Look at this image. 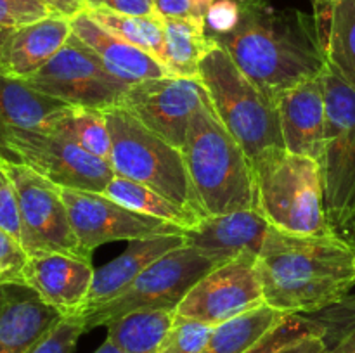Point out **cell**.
Returning <instances> with one entry per match:
<instances>
[{"mask_svg":"<svg viewBox=\"0 0 355 353\" xmlns=\"http://www.w3.org/2000/svg\"><path fill=\"white\" fill-rule=\"evenodd\" d=\"M349 242L350 246L355 249V217H354V221H352V228H350V235H349Z\"/></svg>","mask_w":355,"mask_h":353,"instance_id":"cell-46","label":"cell"},{"mask_svg":"<svg viewBox=\"0 0 355 353\" xmlns=\"http://www.w3.org/2000/svg\"><path fill=\"white\" fill-rule=\"evenodd\" d=\"M44 132L59 135L101 159H111V135L106 114L99 109L68 106Z\"/></svg>","mask_w":355,"mask_h":353,"instance_id":"cell-27","label":"cell"},{"mask_svg":"<svg viewBox=\"0 0 355 353\" xmlns=\"http://www.w3.org/2000/svg\"><path fill=\"white\" fill-rule=\"evenodd\" d=\"M355 249L336 235H297L270 228L257 270L263 300L286 315H309L338 303L355 286Z\"/></svg>","mask_w":355,"mask_h":353,"instance_id":"cell-2","label":"cell"},{"mask_svg":"<svg viewBox=\"0 0 355 353\" xmlns=\"http://www.w3.org/2000/svg\"><path fill=\"white\" fill-rule=\"evenodd\" d=\"M220 263L193 246L166 253L149 265L120 296L82 314L85 331L135 310H175L194 284Z\"/></svg>","mask_w":355,"mask_h":353,"instance_id":"cell-8","label":"cell"},{"mask_svg":"<svg viewBox=\"0 0 355 353\" xmlns=\"http://www.w3.org/2000/svg\"><path fill=\"white\" fill-rule=\"evenodd\" d=\"M94 353H121V352L116 348V346L113 345V343L107 341V339H106V341H104L103 345H101L99 348H97Z\"/></svg>","mask_w":355,"mask_h":353,"instance_id":"cell-44","label":"cell"},{"mask_svg":"<svg viewBox=\"0 0 355 353\" xmlns=\"http://www.w3.org/2000/svg\"><path fill=\"white\" fill-rule=\"evenodd\" d=\"M83 332L87 331L82 315L62 317L28 353H75Z\"/></svg>","mask_w":355,"mask_h":353,"instance_id":"cell-33","label":"cell"},{"mask_svg":"<svg viewBox=\"0 0 355 353\" xmlns=\"http://www.w3.org/2000/svg\"><path fill=\"white\" fill-rule=\"evenodd\" d=\"M305 317L321 329L326 345L345 346L355 353V294Z\"/></svg>","mask_w":355,"mask_h":353,"instance_id":"cell-30","label":"cell"},{"mask_svg":"<svg viewBox=\"0 0 355 353\" xmlns=\"http://www.w3.org/2000/svg\"><path fill=\"white\" fill-rule=\"evenodd\" d=\"M111 135L110 165L114 175L149 187L205 218L187 173L182 151L121 107L104 111Z\"/></svg>","mask_w":355,"mask_h":353,"instance_id":"cell-6","label":"cell"},{"mask_svg":"<svg viewBox=\"0 0 355 353\" xmlns=\"http://www.w3.org/2000/svg\"><path fill=\"white\" fill-rule=\"evenodd\" d=\"M61 318L24 282L0 284V353H28Z\"/></svg>","mask_w":355,"mask_h":353,"instance_id":"cell-18","label":"cell"},{"mask_svg":"<svg viewBox=\"0 0 355 353\" xmlns=\"http://www.w3.org/2000/svg\"><path fill=\"white\" fill-rule=\"evenodd\" d=\"M354 270H355V256H354Z\"/></svg>","mask_w":355,"mask_h":353,"instance_id":"cell-48","label":"cell"},{"mask_svg":"<svg viewBox=\"0 0 355 353\" xmlns=\"http://www.w3.org/2000/svg\"><path fill=\"white\" fill-rule=\"evenodd\" d=\"M207 90L200 80L162 76L139 82L121 99V109L170 145L182 149L187 128Z\"/></svg>","mask_w":355,"mask_h":353,"instance_id":"cell-14","label":"cell"},{"mask_svg":"<svg viewBox=\"0 0 355 353\" xmlns=\"http://www.w3.org/2000/svg\"><path fill=\"white\" fill-rule=\"evenodd\" d=\"M92 279V260L66 253L30 255L23 272V282L62 317L82 315Z\"/></svg>","mask_w":355,"mask_h":353,"instance_id":"cell-15","label":"cell"},{"mask_svg":"<svg viewBox=\"0 0 355 353\" xmlns=\"http://www.w3.org/2000/svg\"><path fill=\"white\" fill-rule=\"evenodd\" d=\"M314 332H321V329L309 317H305V315H288L281 324H277L272 331L267 332L257 345L246 350L245 353H274L281 346L297 341L304 336L314 334Z\"/></svg>","mask_w":355,"mask_h":353,"instance_id":"cell-32","label":"cell"},{"mask_svg":"<svg viewBox=\"0 0 355 353\" xmlns=\"http://www.w3.org/2000/svg\"><path fill=\"white\" fill-rule=\"evenodd\" d=\"M61 196L68 208L69 221L80 246L89 255L106 242L135 241L186 232V228L179 225L137 213L104 194L61 189Z\"/></svg>","mask_w":355,"mask_h":353,"instance_id":"cell-13","label":"cell"},{"mask_svg":"<svg viewBox=\"0 0 355 353\" xmlns=\"http://www.w3.org/2000/svg\"><path fill=\"white\" fill-rule=\"evenodd\" d=\"M326 127L319 166L324 208L336 237L349 241L355 217V90L326 68Z\"/></svg>","mask_w":355,"mask_h":353,"instance_id":"cell-7","label":"cell"},{"mask_svg":"<svg viewBox=\"0 0 355 353\" xmlns=\"http://www.w3.org/2000/svg\"><path fill=\"white\" fill-rule=\"evenodd\" d=\"M175 310H135L107 322V341L121 353H158L175 324Z\"/></svg>","mask_w":355,"mask_h":353,"instance_id":"cell-23","label":"cell"},{"mask_svg":"<svg viewBox=\"0 0 355 353\" xmlns=\"http://www.w3.org/2000/svg\"><path fill=\"white\" fill-rule=\"evenodd\" d=\"M180 151L205 217L255 206L252 159L218 120L208 93L191 120Z\"/></svg>","mask_w":355,"mask_h":353,"instance_id":"cell-3","label":"cell"},{"mask_svg":"<svg viewBox=\"0 0 355 353\" xmlns=\"http://www.w3.org/2000/svg\"><path fill=\"white\" fill-rule=\"evenodd\" d=\"M0 227L21 241V220L12 180L0 158Z\"/></svg>","mask_w":355,"mask_h":353,"instance_id":"cell-36","label":"cell"},{"mask_svg":"<svg viewBox=\"0 0 355 353\" xmlns=\"http://www.w3.org/2000/svg\"><path fill=\"white\" fill-rule=\"evenodd\" d=\"M2 159L30 166L61 189L103 194L114 179L106 159L44 130H21L10 135Z\"/></svg>","mask_w":355,"mask_h":353,"instance_id":"cell-11","label":"cell"},{"mask_svg":"<svg viewBox=\"0 0 355 353\" xmlns=\"http://www.w3.org/2000/svg\"><path fill=\"white\" fill-rule=\"evenodd\" d=\"M83 12L89 14L97 24L106 28L107 31L142 48L165 66V19H162L158 14L127 16V14H114L107 10H83Z\"/></svg>","mask_w":355,"mask_h":353,"instance_id":"cell-29","label":"cell"},{"mask_svg":"<svg viewBox=\"0 0 355 353\" xmlns=\"http://www.w3.org/2000/svg\"><path fill=\"white\" fill-rule=\"evenodd\" d=\"M155 12L162 19H180V17H194L189 0H153Z\"/></svg>","mask_w":355,"mask_h":353,"instance_id":"cell-40","label":"cell"},{"mask_svg":"<svg viewBox=\"0 0 355 353\" xmlns=\"http://www.w3.org/2000/svg\"><path fill=\"white\" fill-rule=\"evenodd\" d=\"M71 37V23L61 16L45 17L16 28L2 54V75L26 80L47 64Z\"/></svg>","mask_w":355,"mask_h":353,"instance_id":"cell-21","label":"cell"},{"mask_svg":"<svg viewBox=\"0 0 355 353\" xmlns=\"http://www.w3.org/2000/svg\"><path fill=\"white\" fill-rule=\"evenodd\" d=\"M24 82L68 106L99 111L120 106L132 87L113 75L99 55L73 31L61 51Z\"/></svg>","mask_w":355,"mask_h":353,"instance_id":"cell-9","label":"cell"},{"mask_svg":"<svg viewBox=\"0 0 355 353\" xmlns=\"http://www.w3.org/2000/svg\"><path fill=\"white\" fill-rule=\"evenodd\" d=\"M28 258L30 255L19 239L0 227V284L23 282Z\"/></svg>","mask_w":355,"mask_h":353,"instance_id":"cell-35","label":"cell"},{"mask_svg":"<svg viewBox=\"0 0 355 353\" xmlns=\"http://www.w3.org/2000/svg\"><path fill=\"white\" fill-rule=\"evenodd\" d=\"M326 353H354L352 350L345 348V346H328V352Z\"/></svg>","mask_w":355,"mask_h":353,"instance_id":"cell-45","label":"cell"},{"mask_svg":"<svg viewBox=\"0 0 355 353\" xmlns=\"http://www.w3.org/2000/svg\"><path fill=\"white\" fill-rule=\"evenodd\" d=\"M286 317L283 311L262 305L255 310L214 325L201 353H245Z\"/></svg>","mask_w":355,"mask_h":353,"instance_id":"cell-25","label":"cell"},{"mask_svg":"<svg viewBox=\"0 0 355 353\" xmlns=\"http://www.w3.org/2000/svg\"><path fill=\"white\" fill-rule=\"evenodd\" d=\"M182 246H186L184 234L155 235V237L128 241V248L118 258L94 269L92 286L87 298L85 310L82 314L120 296L149 265H153L166 253Z\"/></svg>","mask_w":355,"mask_h":353,"instance_id":"cell-19","label":"cell"},{"mask_svg":"<svg viewBox=\"0 0 355 353\" xmlns=\"http://www.w3.org/2000/svg\"><path fill=\"white\" fill-rule=\"evenodd\" d=\"M85 10H107L127 16H153V0H87Z\"/></svg>","mask_w":355,"mask_h":353,"instance_id":"cell-38","label":"cell"},{"mask_svg":"<svg viewBox=\"0 0 355 353\" xmlns=\"http://www.w3.org/2000/svg\"><path fill=\"white\" fill-rule=\"evenodd\" d=\"M328 352V345H326L324 338L321 332H314V334L304 336V338L291 341L288 345L281 346L274 353H326Z\"/></svg>","mask_w":355,"mask_h":353,"instance_id":"cell-39","label":"cell"},{"mask_svg":"<svg viewBox=\"0 0 355 353\" xmlns=\"http://www.w3.org/2000/svg\"><path fill=\"white\" fill-rule=\"evenodd\" d=\"M311 2H312V6H314V9H315V7L329 6V3H333V2H335V0H311Z\"/></svg>","mask_w":355,"mask_h":353,"instance_id":"cell-47","label":"cell"},{"mask_svg":"<svg viewBox=\"0 0 355 353\" xmlns=\"http://www.w3.org/2000/svg\"><path fill=\"white\" fill-rule=\"evenodd\" d=\"M284 149L321 161L326 127V97L321 76L304 80L276 100Z\"/></svg>","mask_w":355,"mask_h":353,"instance_id":"cell-16","label":"cell"},{"mask_svg":"<svg viewBox=\"0 0 355 353\" xmlns=\"http://www.w3.org/2000/svg\"><path fill=\"white\" fill-rule=\"evenodd\" d=\"M14 30H10V28H0V75H2V54H3V48H6V44L7 40H9V37L12 35Z\"/></svg>","mask_w":355,"mask_h":353,"instance_id":"cell-43","label":"cell"},{"mask_svg":"<svg viewBox=\"0 0 355 353\" xmlns=\"http://www.w3.org/2000/svg\"><path fill=\"white\" fill-rule=\"evenodd\" d=\"M52 14L44 0H0V28L16 30Z\"/></svg>","mask_w":355,"mask_h":353,"instance_id":"cell-34","label":"cell"},{"mask_svg":"<svg viewBox=\"0 0 355 353\" xmlns=\"http://www.w3.org/2000/svg\"><path fill=\"white\" fill-rule=\"evenodd\" d=\"M239 17L238 0H215L205 14V28L208 37L224 35L234 28Z\"/></svg>","mask_w":355,"mask_h":353,"instance_id":"cell-37","label":"cell"},{"mask_svg":"<svg viewBox=\"0 0 355 353\" xmlns=\"http://www.w3.org/2000/svg\"><path fill=\"white\" fill-rule=\"evenodd\" d=\"M103 194L110 197V199L137 211V213L149 215V217L170 221V224L179 225V227L186 228V230L196 227L203 220L201 215L166 199L165 196L155 192L149 187L132 182V180L123 179V176L114 175V179L111 180L110 185L106 187Z\"/></svg>","mask_w":355,"mask_h":353,"instance_id":"cell-26","label":"cell"},{"mask_svg":"<svg viewBox=\"0 0 355 353\" xmlns=\"http://www.w3.org/2000/svg\"><path fill=\"white\" fill-rule=\"evenodd\" d=\"M272 225L255 210L205 217L196 227L184 232L186 244L200 249L217 263L231 262L243 251L259 256Z\"/></svg>","mask_w":355,"mask_h":353,"instance_id":"cell-17","label":"cell"},{"mask_svg":"<svg viewBox=\"0 0 355 353\" xmlns=\"http://www.w3.org/2000/svg\"><path fill=\"white\" fill-rule=\"evenodd\" d=\"M253 165L255 210L277 230L297 235H335L324 208L321 166L286 149L263 151Z\"/></svg>","mask_w":355,"mask_h":353,"instance_id":"cell-4","label":"cell"},{"mask_svg":"<svg viewBox=\"0 0 355 353\" xmlns=\"http://www.w3.org/2000/svg\"><path fill=\"white\" fill-rule=\"evenodd\" d=\"M68 104L31 89L24 80L0 75V158L9 137L21 130H45Z\"/></svg>","mask_w":355,"mask_h":353,"instance_id":"cell-22","label":"cell"},{"mask_svg":"<svg viewBox=\"0 0 355 353\" xmlns=\"http://www.w3.org/2000/svg\"><path fill=\"white\" fill-rule=\"evenodd\" d=\"M328 68L355 90V0H335L322 38Z\"/></svg>","mask_w":355,"mask_h":353,"instance_id":"cell-28","label":"cell"},{"mask_svg":"<svg viewBox=\"0 0 355 353\" xmlns=\"http://www.w3.org/2000/svg\"><path fill=\"white\" fill-rule=\"evenodd\" d=\"M198 80L207 90L218 120L252 161L267 149H284L276 104L218 44L201 61Z\"/></svg>","mask_w":355,"mask_h":353,"instance_id":"cell-5","label":"cell"},{"mask_svg":"<svg viewBox=\"0 0 355 353\" xmlns=\"http://www.w3.org/2000/svg\"><path fill=\"white\" fill-rule=\"evenodd\" d=\"M239 17L231 31L210 37L239 69L276 104L277 97L328 68L314 16L276 9L267 0H238Z\"/></svg>","mask_w":355,"mask_h":353,"instance_id":"cell-1","label":"cell"},{"mask_svg":"<svg viewBox=\"0 0 355 353\" xmlns=\"http://www.w3.org/2000/svg\"><path fill=\"white\" fill-rule=\"evenodd\" d=\"M69 23L73 35L89 45L99 55L104 66L123 82L135 85L144 80L170 76L158 59L107 31L87 12L78 14L69 19Z\"/></svg>","mask_w":355,"mask_h":353,"instance_id":"cell-20","label":"cell"},{"mask_svg":"<svg viewBox=\"0 0 355 353\" xmlns=\"http://www.w3.org/2000/svg\"><path fill=\"white\" fill-rule=\"evenodd\" d=\"M12 180L21 220V244L28 255L66 253L78 258L92 260L83 251L69 221L68 208L61 196V187L52 183L30 166L6 161Z\"/></svg>","mask_w":355,"mask_h":353,"instance_id":"cell-10","label":"cell"},{"mask_svg":"<svg viewBox=\"0 0 355 353\" xmlns=\"http://www.w3.org/2000/svg\"><path fill=\"white\" fill-rule=\"evenodd\" d=\"M266 305L257 255L243 251L201 277L177 307V315L218 325Z\"/></svg>","mask_w":355,"mask_h":353,"instance_id":"cell-12","label":"cell"},{"mask_svg":"<svg viewBox=\"0 0 355 353\" xmlns=\"http://www.w3.org/2000/svg\"><path fill=\"white\" fill-rule=\"evenodd\" d=\"M211 325L189 320L177 315L172 331L166 336L158 353H201L210 338Z\"/></svg>","mask_w":355,"mask_h":353,"instance_id":"cell-31","label":"cell"},{"mask_svg":"<svg viewBox=\"0 0 355 353\" xmlns=\"http://www.w3.org/2000/svg\"><path fill=\"white\" fill-rule=\"evenodd\" d=\"M191 7H193V14L198 19L205 21V14H207L208 7L215 2V0H189Z\"/></svg>","mask_w":355,"mask_h":353,"instance_id":"cell-42","label":"cell"},{"mask_svg":"<svg viewBox=\"0 0 355 353\" xmlns=\"http://www.w3.org/2000/svg\"><path fill=\"white\" fill-rule=\"evenodd\" d=\"M165 68L170 76L198 80L200 64L215 47L207 35L205 21L198 17L165 19Z\"/></svg>","mask_w":355,"mask_h":353,"instance_id":"cell-24","label":"cell"},{"mask_svg":"<svg viewBox=\"0 0 355 353\" xmlns=\"http://www.w3.org/2000/svg\"><path fill=\"white\" fill-rule=\"evenodd\" d=\"M44 2L55 16L66 17V19H73L82 14L87 6V0H44Z\"/></svg>","mask_w":355,"mask_h":353,"instance_id":"cell-41","label":"cell"}]
</instances>
